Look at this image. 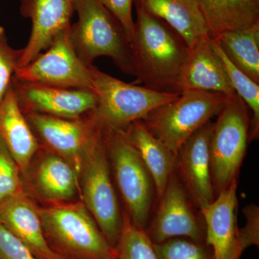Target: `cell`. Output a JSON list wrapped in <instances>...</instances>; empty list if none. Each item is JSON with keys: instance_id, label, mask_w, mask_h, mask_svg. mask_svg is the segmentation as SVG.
<instances>
[{"instance_id": "6da1fadb", "label": "cell", "mask_w": 259, "mask_h": 259, "mask_svg": "<svg viewBox=\"0 0 259 259\" xmlns=\"http://www.w3.org/2000/svg\"><path fill=\"white\" fill-rule=\"evenodd\" d=\"M131 40L136 83L160 93H177L175 87L190 48L168 24L136 8Z\"/></svg>"}, {"instance_id": "7a4b0ae2", "label": "cell", "mask_w": 259, "mask_h": 259, "mask_svg": "<svg viewBox=\"0 0 259 259\" xmlns=\"http://www.w3.org/2000/svg\"><path fill=\"white\" fill-rule=\"evenodd\" d=\"M38 212L48 243L65 258L117 259L81 200L38 206Z\"/></svg>"}, {"instance_id": "3957f363", "label": "cell", "mask_w": 259, "mask_h": 259, "mask_svg": "<svg viewBox=\"0 0 259 259\" xmlns=\"http://www.w3.org/2000/svg\"><path fill=\"white\" fill-rule=\"evenodd\" d=\"M79 20L71 25L69 37L76 54L93 66L100 56L110 58L125 74L135 76L131 42L120 22L100 0H74Z\"/></svg>"}, {"instance_id": "277c9868", "label": "cell", "mask_w": 259, "mask_h": 259, "mask_svg": "<svg viewBox=\"0 0 259 259\" xmlns=\"http://www.w3.org/2000/svg\"><path fill=\"white\" fill-rule=\"evenodd\" d=\"M96 122L81 161L79 196L107 241L115 248L122 231L123 217L112 183L103 126Z\"/></svg>"}, {"instance_id": "5b68a950", "label": "cell", "mask_w": 259, "mask_h": 259, "mask_svg": "<svg viewBox=\"0 0 259 259\" xmlns=\"http://www.w3.org/2000/svg\"><path fill=\"white\" fill-rule=\"evenodd\" d=\"M228 100L221 93L187 92L155 109L142 121L151 134L177 156L182 144L219 115Z\"/></svg>"}, {"instance_id": "8992f818", "label": "cell", "mask_w": 259, "mask_h": 259, "mask_svg": "<svg viewBox=\"0 0 259 259\" xmlns=\"http://www.w3.org/2000/svg\"><path fill=\"white\" fill-rule=\"evenodd\" d=\"M102 126L110 167L127 214L136 226L144 229L152 204V178L123 130Z\"/></svg>"}, {"instance_id": "52a82bcc", "label": "cell", "mask_w": 259, "mask_h": 259, "mask_svg": "<svg viewBox=\"0 0 259 259\" xmlns=\"http://www.w3.org/2000/svg\"><path fill=\"white\" fill-rule=\"evenodd\" d=\"M94 92L98 102L92 115L102 125L124 129L144 120L157 107L173 101L181 94L160 93L124 82L93 66Z\"/></svg>"}, {"instance_id": "ba28073f", "label": "cell", "mask_w": 259, "mask_h": 259, "mask_svg": "<svg viewBox=\"0 0 259 259\" xmlns=\"http://www.w3.org/2000/svg\"><path fill=\"white\" fill-rule=\"evenodd\" d=\"M250 114L238 95L229 99L214 122L211 136L210 168L218 194L236 180L249 141Z\"/></svg>"}, {"instance_id": "9c48e42d", "label": "cell", "mask_w": 259, "mask_h": 259, "mask_svg": "<svg viewBox=\"0 0 259 259\" xmlns=\"http://www.w3.org/2000/svg\"><path fill=\"white\" fill-rule=\"evenodd\" d=\"M70 28L59 33L50 47L30 64L17 69L13 78L59 88L94 91V65L85 64L76 54L70 40Z\"/></svg>"}, {"instance_id": "30bf717a", "label": "cell", "mask_w": 259, "mask_h": 259, "mask_svg": "<svg viewBox=\"0 0 259 259\" xmlns=\"http://www.w3.org/2000/svg\"><path fill=\"white\" fill-rule=\"evenodd\" d=\"M11 86L25 115L79 118L95 110L98 102L96 93L92 90L59 88L13 77Z\"/></svg>"}, {"instance_id": "8fae6325", "label": "cell", "mask_w": 259, "mask_h": 259, "mask_svg": "<svg viewBox=\"0 0 259 259\" xmlns=\"http://www.w3.org/2000/svg\"><path fill=\"white\" fill-rule=\"evenodd\" d=\"M25 116L40 146L69 162L79 180L83 153L96 127L91 112L75 119L36 113Z\"/></svg>"}, {"instance_id": "7c38bea8", "label": "cell", "mask_w": 259, "mask_h": 259, "mask_svg": "<svg viewBox=\"0 0 259 259\" xmlns=\"http://www.w3.org/2000/svg\"><path fill=\"white\" fill-rule=\"evenodd\" d=\"M159 199L154 220L146 231L153 244L175 238L205 243V233L192 210L185 187L174 172Z\"/></svg>"}, {"instance_id": "4fadbf2b", "label": "cell", "mask_w": 259, "mask_h": 259, "mask_svg": "<svg viewBox=\"0 0 259 259\" xmlns=\"http://www.w3.org/2000/svg\"><path fill=\"white\" fill-rule=\"evenodd\" d=\"M26 187L37 199L49 204L74 200L79 195V180L69 162L40 146L22 179Z\"/></svg>"}, {"instance_id": "5bb4252c", "label": "cell", "mask_w": 259, "mask_h": 259, "mask_svg": "<svg viewBox=\"0 0 259 259\" xmlns=\"http://www.w3.org/2000/svg\"><path fill=\"white\" fill-rule=\"evenodd\" d=\"M74 11V0H21L20 13L30 19L32 30L22 49L18 69L30 64L59 33L71 27Z\"/></svg>"}, {"instance_id": "9a60e30c", "label": "cell", "mask_w": 259, "mask_h": 259, "mask_svg": "<svg viewBox=\"0 0 259 259\" xmlns=\"http://www.w3.org/2000/svg\"><path fill=\"white\" fill-rule=\"evenodd\" d=\"M213 125L209 121L196 131L182 144L177 156L187 188L200 210L214 200L209 151Z\"/></svg>"}, {"instance_id": "2e32d148", "label": "cell", "mask_w": 259, "mask_h": 259, "mask_svg": "<svg viewBox=\"0 0 259 259\" xmlns=\"http://www.w3.org/2000/svg\"><path fill=\"white\" fill-rule=\"evenodd\" d=\"M175 92H209L231 99L236 96L221 60L210 42V37L190 49V54L177 79Z\"/></svg>"}, {"instance_id": "e0dca14e", "label": "cell", "mask_w": 259, "mask_h": 259, "mask_svg": "<svg viewBox=\"0 0 259 259\" xmlns=\"http://www.w3.org/2000/svg\"><path fill=\"white\" fill-rule=\"evenodd\" d=\"M0 223L23 242L37 258L66 259L48 243L38 206L26 192L0 202Z\"/></svg>"}, {"instance_id": "ac0fdd59", "label": "cell", "mask_w": 259, "mask_h": 259, "mask_svg": "<svg viewBox=\"0 0 259 259\" xmlns=\"http://www.w3.org/2000/svg\"><path fill=\"white\" fill-rule=\"evenodd\" d=\"M237 186L236 179L200 210L205 223V243L212 248L214 259H240L236 254Z\"/></svg>"}, {"instance_id": "d6986e66", "label": "cell", "mask_w": 259, "mask_h": 259, "mask_svg": "<svg viewBox=\"0 0 259 259\" xmlns=\"http://www.w3.org/2000/svg\"><path fill=\"white\" fill-rule=\"evenodd\" d=\"M134 4L168 24L190 49L210 37L198 0H134Z\"/></svg>"}, {"instance_id": "ffe728a7", "label": "cell", "mask_w": 259, "mask_h": 259, "mask_svg": "<svg viewBox=\"0 0 259 259\" xmlns=\"http://www.w3.org/2000/svg\"><path fill=\"white\" fill-rule=\"evenodd\" d=\"M0 136L23 175L40 145L19 106L11 84L0 105Z\"/></svg>"}, {"instance_id": "44dd1931", "label": "cell", "mask_w": 259, "mask_h": 259, "mask_svg": "<svg viewBox=\"0 0 259 259\" xmlns=\"http://www.w3.org/2000/svg\"><path fill=\"white\" fill-rule=\"evenodd\" d=\"M122 130L139 153L152 178L156 194L161 197L175 170L176 155L151 134L142 120L135 121Z\"/></svg>"}, {"instance_id": "7402d4cb", "label": "cell", "mask_w": 259, "mask_h": 259, "mask_svg": "<svg viewBox=\"0 0 259 259\" xmlns=\"http://www.w3.org/2000/svg\"><path fill=\"white\" fill-rule=\"evenodd\" d=\"M209 36L259 23V0H198Z\"/></svg>"}, {"instance_id": "603a6c76", "label": "cell", "mask_w": 259, "mask_h": 259, "mask_svg": "<svg viewBox=\"0 0 259 259\" xmlns=\"http://www.w3.org/2000/svg\"><path fill=\"white\" fill-rule=\"evenodd\" d=\"M212 38L238 69L259 83V23L241 30L223 32Z\"/></svg>"}, {"instance_id": "cb8c5ba5", "label": "cell", "mask_w": 259, "mask_h": 259, "mask_svg": "<svg viewBox=\"0 0 259 259\" xmlns=\"http://www.w3.org/2000/svg\"><path fill=\"white\" fill-rule=\"evenodd\" d=\"M210 42L222 63L232 88L249 110V141L257 139L259 134V83L242 72L229 60L216 40L210 37Z\"/></svg>"}, {"instance_id": "d4e9b609", "label": "cell", "mask_w": 259, "mask_h": 259, "mask_svg": "<svg viewBox=\"0 0 259 259\" xmlns=\"http://www.w3.org/2000/svg\"><path fill=\"white\" fill-rule=\"evenodd\" d=\"M122 217V231L115 247L117 259H158L144 229L136 226L127 213Z\"/></svg>"}, {"instance_id": "484cf974", "label": "cell", "mask_w": 259, "mask_h": 259, "mask_svg": "<svg viewBox=\"0 0 259 259\" xmlns=\"http://www.w3.org/2000/svg\"><path fill=\"white\" fill-rule=\"evenodd\" d=\"M207 246L187 238H171L153 244L158 259H214L212 250Z\"/></svg>"}, {"instance_id": "4316f807", "label": "cell", "mask_w": 259, "mask_h": 259, "mask_svg": "<svg viewBox=\"0 0 259 259\" xmlns=\"http://www.w3.org/2000/svg\"><path fill=\"white\" fill-rule=\"evenodd\" d=\"M24 192L21 173L0 136V202Z\"/></svg>"}, {"instance_id": "83f0119b", "label": "cell", "mask_w": 259, "mask_h": 259, "mask_svg": "<svg viewBox=\"0 0 259 259\" xmlns=\"http://www.w3.org/2000/svg\"><path fill=\"white\" fill-rule=\"evenodd\" d=\"M21 51L10 45L5 28L0 26V105L18 69Z\"/></svg>"}, {"instance_id": "f1b7e54d", "label": "cell", "mask_w": 259, "mask_h": 259, "mask_svg": "<svg viewBox=\"0 0 259 259\" xmlns=\"http://www.w3.org/2000/svg\"><path fill=\"white\" fill-rule=\"evenodd\" d=\"M246 218L245 226L236 234V256L240 258L243 251L250 245L259 243V208L255 204H249L243 209Z\"/></svg>"}, {"instance_id": "f546056e", "label": "cell", "mask_w": 259, "mask_h": 259, "mask_svg": "<svg viewBox=\"0 0 259 259\" xmlns=\"http://www.w3.org/2000/svg\"><path fill=\"white\" fill-rule=\"evenodd\" d=\"M0 259H40L0 223Z\"/></svg>"}, {"instance_id": "4dcf8cb0", "label": "cell", "mask_w": 259, "mask_h": 259, "mask_svg": "<svg viewBox=\"0 0 259 259\" xmlns=\"http://www.w3.org/2000/svg\"><path fill=\"white\" fill-rule=\"evenodd\" d=\"M110 10L125 30L131 42L134 35L135 22L133 19L132 6L134 0H100Z\"/></svg>"}]
</instances>
